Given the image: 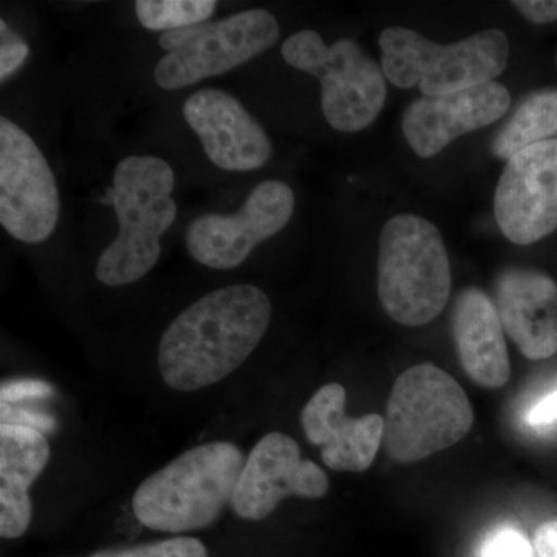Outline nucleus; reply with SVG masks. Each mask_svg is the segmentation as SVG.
<instances>
[{"instance_id":"f257e3e1","label":"nucleus","mask_w":557,"mask_h":557,"mask_svg":"<svg viewBox=\"0 0 557 557\" xmlns=\"http://www.w3.org/2000/svg\"><path fill=\"white\" fill-rule=\"evenodd\" d=\"M271 311L269 296L255 285L208 293L164 330L157 357L161 379L178 392L225 380L258 348L269 332Z\"/></svg>"},{"instance_id":"f03ea898","label":"nucleus","mask_w":557,"mask_h":557,"mask_svg":"<svg viewBox=\"0 0 557 557\" xmlns=\"http://www.w3.org/2000/svg\"><path fill=\"white\" fill-rule=\"evenodd\" d=\"M239 446L212 442L146 479L132 497L138 522L161 533H188L218 522L233 500L245 465Z\"/></svg>"},{"instance_id":"7ed1b4c3","label":"nucleus","mask_w":557,"mask_h":557,"mask_svg":"<svg viewBox=\"0 0 557 557\" xmlns=\"http://www.w3.org/2000/svg\"><path fill=\"white\" fill-rule=\"evenodd\" d=\"M174 186V171L159 157L129 156L120 161L109 190L120 230L98 259L95 276L101 284L124 287L156 267L160 237L177 218Z\"/></svg>"},{"instance_id":"20e7f679","label":"nucleus","mask_w":557,"mask_h":557,"mask_svg":"<svg viewBox=\"0 0 557 557\" xmlns=\"http://www.w3.org/2000/svg\"><path fill=\"white\" fill-rule=\"evenodd\" d=\"M448 251L434 223L413 214L388 219L380 234L379 296L395 322L420 327L448 304Z\"/></svg>"},{"instance_id":"39448f33","label":"nucleus","mask_w":557,"mask_h":557,"mask_svg":"<svg viewBox=\"0 0 557 557\" xmlns=\"http://www.w3.org/2000/svg\"><path fill=\"white\" fill-rule=\"evenodd\" d=\"M381 69L399 89L418 86L423 97H442L491 83L508 65L505 32L493 28L443 46L405 27L386 28L380 36Z\"/></svg>"},{"instance_id":"423d86ee","label":"nucleus","mask_w":557,"mask_h":557,"mask_svg":"<svg viewBox=\"0 0 557 557\" xmlns=\"http://www.w3.org/2000/svg\"><path fill=\"white\" fill-rule=\"evenodd\" d=\"M474 424L463 388L431 362L398 376L384 417L383 445L401 463L423 460L461 442Z\"/></svg>"},{"instance_id":"0eeeda50","label":"nucleus","mask_w":557,"mask_h":557,"mask_svg":"<svg viewBox=\"0 0 557 557\" xmlns=\"http://www.w3.org/2000/svg\"><path fill=\"white\" fill-rule=\"evenodd\" d=\"M293 69L321 81V104L333 129L359 132L381 113L387 98L383 69L351 39L327 44L313 30H300L282 44Z\"/></svg>"},{"instance_id":"6e6552de","label":"nucleus","mask_w":557,"mask_h":557,"mask_svg":"<svg viewBox=\"0 0 557 557\" xmlns=\"http://www.w3.org/2000/svg\"><path fill=\"white\" fill-rule=\"evenodd\" d=\"M281 35L270 11H240L218 22L161 33L166 57L153 70V79L164 90H178L223 75L273 47Z\"/></svg>"},{"instance_id":"1a4fd4ad","label":"nucleus","mask_w":557,"mask_h":557,"mask_svg":"<svg viewBox=\"0 0 557 557\" xmlns=\"http://www.w3.org/2000/svg\"><path fill=\"white\" fill-rule=\"evenodd\" d=\"M60 193L46 157L13 121L0 120V223L14 239L42 244L57 230Z\"/></svg>"},{"instance_id":"9d476101","label":"nucleus","mask_w":557,"mask_h":557,"mask_svg":"<svg viewBox=\"0 0 557 557\" xmlns=\"http://www.w3.org/2000/svg\"><path fill=\"white\" fill-rule=\"evenodd\" d=\"M295 212V194L287 183L267 180L249 193L234 214H205L190 222L186 247L208 269L233 270L255 248L287 226Z\"/></svg>"},{"instance_id":"9b49d317","label":"nucleus","mask_w":557,"mask_h":557,"mask_svg":"<svg viewBox=\"0 0 557 557\" xmlns=\"http://www.w3.org/2000/svg\"><path fill=\"white\" fill-rule=\"evenodd\" d=\"M504 236L531 245L557 230V138L537 143L507 161L494 196Z\"/></svg>"},{"instance_id":"f8f14e48","label":"nucleus","mask_w":557,"mask_h":557,"mask_svg":"<svg viewBox=\"0 0 557 557\" xmlns=\"http://www.w3.org/2000/svg\"><path fill=\"white\" fill-rule=\"evenodd\" d=\"M330 482L324 469L300 457L298 443L281 432H270L245 460L231 508L245 520H263L284 498H322Z\"/></svg>"},{"instance_id":"ddd939ff","label":"nucleus","mask_w":557,"mask_h":557,"mask_svg":"<svg viewBox=\"0 0 557 557\" xmlns=\"http://www.w3.org/2000/svg\"><path fill=\"white\" fill-rule=\"evenodd\" d=\"M183 116L220 170L255 171L271 159L273 145L265 129L226 91H196L183 104Z\"/></svg>"},{"instance_id":"4468645a","label":"nucleus","mask_w":557,"mask_h":557,"mask_svg":"<svg viewBox=\"0 0 557 557\" xmlns=\"http://www.w3.org/2000/svg\"><path fill=\"white\" fill-rule=\"evenodd\" d=\"M509 106L511 95L496 81L442 97H421L406 109L403 134L418 157L432 159L461 135L496 123Z\"/></svg>"},{"instance_id":"2eb2a0df","label":"nucleus","mask_w":557,"mask_h":557,"mask_svg":"<svg viewBox=\"0 0 557 557\" xmlns=\"http://www.w3.org/2000/svg\"><path fill=\"white\" fill-rule=\"evenodd\" d=\"M346 388L325 384L307 403L300 416L311 445L322 446L325 467L339 472H362L372 467L384 435L379 413L350 418L346 413Z\"/></svg>"},{"instance_id":"dca6fc26","label":"nucleus","mask_w":557,"mask_h":557,"mask_svg":"<svg viewBox=\"0 0 557 557\" xmlns=\"http://www.w3.org/2000/svg\"><path fill=\"white\" fill-rule=\"evenodd\" d=\"M497 311L509 338L528 359L557 354V285L531 269L502 271L496 284Z\"/></svg>"},{"instance_id":"f3484780","label":"nucleus","mask_w":557,"mask_h":557,"mask_svg":"<svg viewBox=\"0 0 557 557\" xmlns=\"http://www.w3.org/2000/svg\"><path fill=\"white\" fill-rule=\"evenodd\" d=\"M453 330L469 379L486 388L505 386L511 373L505 330L496 304L482 289L468 288L458 296Z\"/></svg>"},{"instance_id":"a211bd4d","label":"nucleus","mask_w":557,"mask_h":557,"mask_svg":"<svg viewBox=\"0 0 557 557\" xmlns=\"http://www.w3.org/2000/svg\"><path fill=\"white\" fill-rule=\"evenodd\" d=\"M46 435L36 429L0 426V536L17 539L30 527V490L50 460Z\"/></svg>"},{"instance_id":"6ab92c4d","label":"nucleus","mask_w":557,"mask_h":557,"mask_svg":"<svg viewBox=\"0 0 557 557\" xmlns=\"http://www.w3.org/2000/svg\"><path fill=\"white\" fill-rule=\"evenodd\" d=\"M557 138V89L527 95L493 141L497 159L509 160L537 143Z\"/></svg>"},{"instance_id":"aec40b11","label":"nucleus","mask_w":557,"mask_h":557,"mask_svg":"<svg viewBox=\"0 0 557 557\" xmlns=\"http://www.w3.org/2000/svg\"><path fill=\"white\" fill-rule=\"evenodd\" d=\"M218 9L214 0H138L135 13L150 32H171L205 24Z\"/></svg>"},{"instance_id":"412c9836","label":"nucleus","mask_w":557,"mask_h":557,"mask_svg":"<svg viewBox=\"0 0 557 557\" xmlns=\"http://www.w3.org/2000/svg\"><path fill=\"white\" fill-rule=\"evenodd\" d=\"M90 557H208V549L199 539L172 537L131 547L106 548Z\"/></svg>"},{"instance_id":"4be33fe9","label":"nucleus","mask_w":557,"mask_h":557,"mask_svg":"<svg viewBox=\"0 0 557 557\" xmlns=\"http://www.w3.org/2000/svg\"><path fill=\"white\" fill-rule=\"evenodd\" d=\"M479 557H533V547L520 531L504 527L485 539Z\"/></svg>"},{"instance_id":"5701e85b","label":"nucleus","mask_w":557,"mask_h":557,"mask_svg":"<svg viewBox=\"0 0 557 557\" xmlns=\"http://www.w3.org/2000/svg\"><path fill=\"white\" fill-rule=\"evenodd\" d=\"M0 35H2V44H0V81H5L16 72L17 69L27 60L30 53V47L24 39L16 35L5 21H0Z\"/></svg>"},{"instance_id":"b1692460","label":"nucleus","mask_w":557,"mask_h":557,"mask_svg":"<svg viewBox=\"0 0 557 557\" xmlns=\"http://www.w3.org/2000/svg\"><path fill=\"white\" fill-rule=\"evenodd\" d=\"M53 387L40 380H14L0 387V399L5 405L20 403L22 399L47 398L53 395Z\"/></svg>"},{"instance_id":"393cba45","label":"nucleus","mask_w":557,"mask_h":557,"mask_svg":"<svg viewBox=\"0 0 557 557\" xmlns=\"http://www.w3.org/2000/svg\"><path fill=\"white\" fill-rule=\"evenodd\" d=\"M2 423L36 429L42 434H51L57 428V421L53 417L35 412V410L16 409L13 408V405H5V403H2Z\"/></svg>"},{"instance_id":"a878e982","label":"nucleus","mask_w":557,"mask_h":557,"mask_svg":"<svg viewBox=\"0 0 557 557\" xmlns=\"http://www.w3.org/2000/svg\"><path fill=\"white\" fill-rule=\"evenodd\" d=\"M511 5L533 24L544 25L557 22V0H518Z\"/></svg>"},{"instance_id":"bb28decb","label":"nucleus","mask_w":557,"mask_h":557,"mask_svg":"<svg viewBox=\"0 0 557 557\" xmlns=\"http://www.w3.org/2000/svg\"><path fill=\"white\" fill-rule=\"evenodd\" d=\"M531 426H548L557 421V391L542 398L527 417Z\"/></svg>"},{"instance_id":"cd10ccee","label":"nucleus","mask_w":557,"mask_h":557,"mask_svg":"<svg viewBox=\"0 0 557 557\" xmlns=\"http://www.w3.org/2000/svg\"><path fill=\"white\" fill-rule=\"evenodd\" d=\"M534 547L541 557H557V520H549L537 528Z\"/></svg>"}]
</instances>
